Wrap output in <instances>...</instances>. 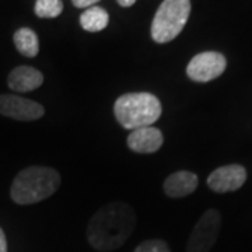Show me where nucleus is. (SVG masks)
<instances>
[{
    "instance_id": "nucleus-5",
    "label": "nucleus",
    "mask_w": 252,
    "mask_h": 252,
    "mask_svg": "<svg viewBox=\"0 0 252 252\" xmlns=\"http://www.w3.org/2000/svg\"><path fill=\"white\" fill-rule=\"evenodd\" d=\"M221 228V216L215 209L206 210L189 235L187 252H209L216 244Z\"/></svg>"
},
{
    "instance_id": "nucleus-16",
    "label": "nucleus",
    "mask_w": 252,
    "mask_h": 252,
    "mask_svg": "<svg viewBox=\"0 0 252 252\" xmlns=\"http://www.w3.org/2000/svg\"><path fill=\"white\" fill-rule=\"evenodd\" d=\"M99 0H72L73 6L77 9H86V7H93Z\"/></svg>"
},
{
    "instance_id": "nucleus-9",
    "label": "nucleus",
    "mask_w": 252,
    "mask_h": 252,
    "mask_svg": "<svg viewBox=\"0 0 252 252\" xmlns=\"http://www.w3.org/2000/svg\"><path fill=\"white\" fill-rule=\"evenodd\" d=\"M127 147L139 154H152L158 152L164 143L161 130L154 126H146L132 130L127 136Z\"/></svg>"
},
{
    "instance_id": "nucleus-14",
    "label": "nucleus",
    "mask_w": 252,
    "mask_h": 252,
    "mask_svg": "<svg viewBox=\"0 0 252 252\" xmlns=\"http://www.w3.org/2000/svg\"><path fill=\"white\" fill-rule=\"evenodd\" d=\"M34 11L39 18L58 17L63 11L62 0H36Z\"/></svg>"
},
{
    "instance_id": "nucleus-4",
    "label": "nucleus",
    "mask_w": 252,
    "mask_h": 252,
    "mask_svg": "<svg viewBox=\"0 0 252 252\" xmlns=\"http://www.w3.org/2000/svg\"><path fill=\"white\" fill-rule=\"evenodd\" d=\"M190 14V0H164L152 23V38L167 44L180 35Z\"/></svg>"
},
{
    "instance_id": "nucleus-3",
    "label": "nucleus",
    "mask_w": 252,
    "mask_h": 252,
    "mask_svg": "<svg viewBox=\"0 0 252 252\" xmlns=\"http://www.w3.org/2000/svg\"><path fill=\"white\" fill-rule=\"evenodd\" d=\"M114 114L122 127L135 130L157 122L162 107L160 99L152 93H127L115 101Z\"/></svg>"
},
{
    "instance_id": "nucleus-1",
    "label": "nucleus",
    "mask_w": 252,
    "mask_h": 252,
    "mask_svg": "<svg viewBox=\"0 0 252 252\" xmlns=\"http://www.w3.org/2000/svg\"><path fill=\"white\" fill-rule=\"evenodd\" d=\"M136 227V215L125 202H111L91 217L87 227V240L97 251L121 248Z\"/></svg>"
},
{
    "instance_id": "nucleus-17",
    "label": "nucleus",
    "mask_w": 252,
    "mask_h": 252,
    "mask_svg": "<svg viewBox=\"0 0 252 252\" xmlns=\"http://www.w3.org/2000/svg\"><path fill=\"white\" fill-rule=\"evenodd\" d=\"M0 252H7V240L1 227H0Z\"/></svg>"
},
{
    "instance_id": "nucleus-6",
    "label": "nucleus",
    "mask_w": 252,
    "mask_h": 252,
    "mask_svg": "<svg viewBox=\"0 0 252 252\" xmlns=\"http://www.w3.org/2000/svg\"><path fill=\"white\" fill-rule=\"evenodd\" d=\"M227 61L224 55L219 52H202L193 56L188 63L187 74L190 80L198 83H207L217 79L224 73Z\"/></svg>"
},
{
    "instance_id": "nucleus-15",
    "label": "nucleus",
    "mask_w": 252,
    "mask_h": 252,
    "mask_svg": "<svg viewBox=\"0 0 252 252\" xmlns=\"http://www.w3.org/2000/svg\"><path fill=\"white\" fill-rule=\"evenodd\" d=\"M135 252H171L168 244L162 240H147L142 243Z\"/></svg>"
},
{
    "instance_id": "nucleus-2",
    "label": "nucleus",
    "mask_w": 252,
    "mask_h": 252,
    "mask_svg": "<svg viewBox=\"0 0 252 252\" xmlns=\"http://www.w3.org/2000/svg\"><path fill=\"white\" fill-rule=\"evenodd\" d=\"M62 184L55 168L32 165L18 172L10 188V196L17 205H34L52 196Z\"/></svg>"
},
{
    "instance_id": "nucleus-18",
    "label": "nucleus",
    "mask_w": 252,
    "mask_h": 252,
    "mask_svg": "<svg viewBox=\"0 0 252 252\" xmlns=\"http://www.w3.org/2000/svg\"><path fill=\"white\" fill-rule=\"evenodd\" d=\"M118 4L119 6H122V7H130V6H133L136 3V0H117Z\"/></svg>"
},
{
    "instance_id": "nucleus-10",
    "label": "nucleus",
    "mask_w": 252,
    "mask_h": 252,
    "mask_svg": "<svg viewBox=\"0 0 252 252\" xmlns=\"http://www.w3.org/2000/svg\"><path fill=\"white\" fill-rule=\"evenodd\" d=\"M44 83V74L32 66H18L9 73L7 84L13 91L30 93L39 89Z\"/></svg>"
},
{
    "instance_id": "nucleus-8",
    "label": "nucleus",
    "mask_w": 252,
    "mask_h": 252,
    "mask_svg": "<svg viewBox=\"0 0 252 252\" xmlns=\"http://www.w3.org/2000/svg\"><path fill=\"white\" fill-rule=\"evenodd\" d=\"M247 181V171L243 165L230 164L216 168L207 178V185L217 193L233 192L243 187Z\"/></svg>"
},
{
    "instance_id": "nucleus-7",
    "label": "nucleus",
    "mask_w": 252,
    "mask_h": 252,
    "mask_svg": "<svg viewBox=\"0 0 252 252\" xmlns=\"http://www.w3.org/2000/svg\"><path fill=\"white\" fill-rule=\"evenodd\" d=\"M44 114H45V108L36 101L14 94L0 95V115L3 117L30 122V121L41 119Z\"/></svg>"
},
{
    "instance_id": "nucleus-11",
    "label": "nucleus",
    "mask_w": 252,
    "mask_h": 252,
    "mask_svg": "<svg viewBox=\"0 0 252 252\" xmlns=\"http://www.w3.org/2000/svg\"><path fill=\"white\" fill-rule=\"evenodd\" d=\"M198 175L190 171H177L164 181V192L170 198H185L198 188Z\"/></svg>"
},
{
    "instance_id": "nucleus-13",
    "label": "nucleus",
    "mask_w": 252,
    "mask_h": 252,
    "mask_svg": "<svg viewBox=\"0 0 252 252\" xmlns=\"http://www.w3.org/2000/svg\"><path fill=\"white\" fill-rule=\"evenodd\" d=\"M109 23L108 13L102 7L93 6L87 9L80 16V26L83 30L89 32H99L104 28H107Z\"/></svg>"
},
{
    "instance_id": "nucleus-12",
    "label": "nucleus",
    "mask_w": 252,
    "mask_h": 252,
    "mask_svg": "<svg viewBox=\"0 0 252 252\" xmlns=\"http://www.w3.org/2000/svg\"><path fill=\"white\" fill-rule=\"evenodd\" d=\"M13 41L18 52L26 58H35L39 52V39L31 28H18L13 35Z\"/></svg>"
}]
</instances>
